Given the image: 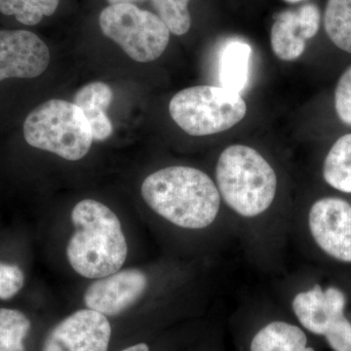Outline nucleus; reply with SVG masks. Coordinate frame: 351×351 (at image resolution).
<instances>
[{
  "mask_svg": "<svg viewBox=\"0 0 351 351\" xmlns=\"http://www.w3.org/2000/svg\"><path fill=\"white\" fill-rule=\"evenodd\" d=\"M308 228L326 255L351 263V204L338 197L316 201L308 213Z\"/></svg>",
  "mask_w": 351,
  "mask_h": 351,
  "instance_id": "nucleus-8",
  "label": "nucleus"
},
{
  "mask_svg": "<svg viewBox=\"0 0 351 351\" xmlns=\"http://www.w3.org/2000/svg\"><path fill=\"white\" fill-rule=\"evenodd\" d=\"M145 0H108L110 5H117V4H134L137 2H143Z\"/></svg>",
  "mask_w": 351,
  "mask_h": 351,
  "instance_id": "nucleus-25",
  "label": "nucleus"
},
{
  "mask_svg": "<svg viewBox=\"0 0 351 351\" xmlns=\"http://www.w3.org/2000/svg\"><path fill=\"white\" fill-rule=\"evenodd\" d=\"M141 191L152 211L188 230L211 226L221 207V195L211 178L186 166H171L152 173Z\"/></svg>",
  "mask_w": 351,
  "mask_h": 351,
  "instance_id": "nucleus-1",
  "label": "nucleus"
},
{
  "mask_svg": "<svg viewBox=\"0 0 351 351\" xmlns=\"http://www.w3.org/2000/svg\"><path fill=\"white\" fill-rule=\"evenodd\" d=\"M75 232L66 247L69 265L80 276L103 278L121 269L128 247L121 223L103 203L80 201L71 212Z\"/></svg>",
  "mask_w": 351,
  "mask_h": 351,
  "instance_id": "nucleus-2",
  "label": "nucleus"
},
{
  "mask_svg": "<svg viewBox=\"0 0 351 351\" xmlns=\"http://www.w3.org/2000/svg\"><path fill=\"white\" fill-rule=\"evenodd\" d=\"M24 283V274L19 267L0 262V300H9L17 295Z\"/></svg>",
  "mask_w": 351,
  "mask_h": 351,
  "instance_id": "nucleus-22",
  "label": "nucleus"
},
{
  "mask_svg": "<svg viewBox=\"0 0 351 351\" xmlns=\"http://www.w3.org/2000/svg\"><path fill=\"white\" fill-rule=\"evenodd\" d=\"M346 295L319 285L295 295L292 307L302 326L326 338L334 351H351V323L345 316Z\"/></svg>",
  "mask_w": 351,
  "mask_h": 351,
  "instance_id": "nucleus-7",
  "label": "nucleus"
},
{
  "mask_svg": "<svg viewBox=\"0 0 351 351\" xmlns=\"http://www.w3.org/2000/svg\"><path fill=\"white\" fill-rule=\"evenodd\" d=\"M147 287V277L140 269L119 270L92 283L84 295V302L92 311L114 316L135 304Z\"/></svg>",
  "mask_w": 351,
  "mask_h": 351,
  "instance_id": "nucleus-11",
  "label": "nucleus"
},
{
  "mask_svg": "<svg viewBox=\"0 0 351 351\" xmlns=\"http://www.w3.org/2000/svg\"><path fill=\"white\" fill-rule=\"evenodd\" d=\"M217 188L226 204L244 218L265 213L277 191L276 171L253 147H226L216 166Z\"/></svg>",
  "mask_w": 351,
  "mask_h": 351,
  "instance_id": "nucleus-3",
  "label": "nucleus"
},
{
  "mask_svg": "<svg viewBox=\"0 0 351 351\" xmlns=\"http://www.w3.org/2000/svg\"><path fill=\"white\" fill-rule=\"evenodd\" d=\"M284 1L289 2V3H298V2L304 1V0H284Z\"/></svg>",
  "mask_w": 351,
  "mask_h": 351,
  "instance_id": "nucleus-26",
  "label": "nucleus"
},
{
  "mask_svg": "<svg viewBox=\"0 0 351 351\" xmlns=\"http://www.w3.org/2000/svg\"><path fill=\"white\" fill-rule=\"evenodd\" d=\"M335 108L339 119L351 126V66L339 78L335 90Z\"/></svg>",
  "mask_w": 351,
  "mask_h": 351,
  "instance_id": "nucleus-21",
  "label": "nucleus"
},
{
  "mask_svg": "<svg viewBox=\"0 0 351 351\" xmlns=\"http://www.w3.org/2000/svg\"><path fill=\"white\" fill-rule=\"evenodd\" d=\"M252 48L249 44L234 40L226 44L219 59L221 86L232 91H243L249 82Z\"/></svg>",
  "mask_w": 351,
  "mask_h": 351,
  "instance_id": "nucleus-13",
  "label": "nucleus"
},
{
  "mask_svg": "<svg viewBox=\"0 0 351 351\" xmlns=\"http://www.w3.org/2000/svg\"><path fill=\"white\" fill-rule=\"evenodd\" d=\"M324 27L332 43L351 54V0H328Z\"/></svg>",
  "mask_w": 351,
  "mask_h": 351,
  "instance_id": "nucleus-17",
  "label": "nucleus"
},
{
  "mask_svg": "<svg viewBox=\"0 0 351 351\" xmlns=\"http://www.w3.org/2000/svg\"><path fill=\"white\" fill-rule=\"evenodd\" d=\"M171 117L195 137L230 130L244 119L247 105L240 93L221 86L199 85L182 90L170 101Z\"/></svg>",
  "mask_w": 351,
  "mask_h": 351,
  "instance_id": "nucleus-5",
  "label": "nucleus"
},
{
  "mask_svg": "<svg viewBox=\"0 0 351 351\" xmlns=\"http://www.w3.org/2000/svg\"><path fill=\"white\" fill-rule=\"evenodd\" d=\"M110 336L112 327L107 316L82 309L51 330L43 351H108Z\"/></svg>",
  "mask_w": 351,
  "mask_h": 351,
  "instance_id": "nucleus-9",
  "label": "nucleus"
},
{
  "mask_svg": "<svg viewBox=\"0 0 351 351\" xmlns=\"http://www.w3.org/2000/svg\"><path fill=\"white\" fill-rule=\"evenodd\" d=\"M24 137L32 147L69 161L87 156L94 138L82 110L64 100H49L34 108L25 120Z\"/></svg>",
  "mask_w": 351,
  "mask_h": 351,
  "instance_id": "nucleus-4",
  "label": "nucleus"
},
{
  "mask_svg": "<svg viewBox=\"0 0 351 351\" xmlns=\"http://www.w3.org/2000/svg\"><path fill=\"white\" fill-rule=\"evenodd\" d=\"M60 0H0V12L15 16L25 25H36L56 12Z\"/></svg>",
  "mask_w": 351,
  "mask_h": 351,
  "instance_id": "nucleus-19",
  "label": "nucleus"
},
{
  "mask_svg": "<svg viewBox=\"0 0 351 351\" xmlns=\"http://www.w3.org/2000/svg\"><path fill=\"white\" fill-rule=\"evenodd\" d=\"M306 41L298 31L295 11H283L276 16L270 32V43L278 59L287 62L297 60L306 50Z\"/></svg>",
  "mask_w": 351,
  "mask_h": 351,
  "instance_id": "nucleus-15",
  "label": "nucleus"
},
{
  "mask_svg": "<svg viewBox=\"0 0 351 351\" xmlns=\"http://www.w3.org/2000/svg\"><path fill=\"white\" fill-rule=\"evenodd\" d=\"M32 324L16 309L0 308V351H25L24 341Z\"/></svg>",
  "mask_w": 351,
  "mask_h": 351,
  "instance_id": "nucleus-18",
  "label": "nucleus"
},
{
  "mask_svg": "<svg viewBox=\"0 0 351 351\" xmlns=\"http://www.w3.org/2000/svg\"><path fill=\"white\" fill-rule=\"evenodd\" d=\"M250 351H314L307 346L306 334L301 328L276 321L257 332Z\"/></svg>",
  "mask_w": 351,
  "mask_h": 351,
  "instance_id": "nucleus-14",
  "label": "nucleus"
},
{
  "mask_svg": "<svg viewBox=\"0 0 351 351\" xmlns=\"http://www.w3.org/2000/svg\"><path fill=\"white\" fill-rule=\"evenodd\" d=\"M99 24L107 38L140 63L156 61L167 48L170 31L162 20L134 4H117L104 9Z\"/></svg>",
  "mask_w": 351,
  "mask_h": 351,
  "instance_id": "nucleus-6",
  "label": "nucleus"
},
{
  "mask_svg": "<svg viewBox=\"0 0 351 351\" xmlns=\"http://www.w3.org/2000/svg\"><path fill=\"white\" fill-rule=\"evenodd\" d=\"M112 90L103 82H92L78 90L73 104L82 110L91 127L93 138L105 141L112 134V124L107 114L112 101Z\"/></svg>",
  "mask_w": 351,
  "mask_h": 351,
  "instance_id": "nucleus-12",
  "label": "nucleus"
},
{
  "mask_svg": "<svg viewBox=\"0 0 351 351\" xmlns=\"http://www.w3.org/2000/svg\"><path fill=\"white\" fill-rule=\"evenodd\" d=\"M122 351H149V348L145 343H138V345L129 346Z\"/></svg>",
  "mask_w": 351,
  "mask_h": 351,
  "instance_id": "nucleus-24",
  "label": "nucleus"
},
{
  "mask_svg": "<svg viewBox=\"0 0 351 351\" xmlns=\"http://www.w3.org/2000/svg\"><path fill=\"white\" fill-rule=\"evenodd\" d=\"M189 1L191 0H152L158 17L175 36H184L191 29Z\"/></svg>",
  "mask_w": 351,
  "mask_h": 351,
  "instance_id": "nucleus-20",
  "label": "nucleus"
},
{
  "mask_svg": "<svg viewBox=\"0 0 351 351\" xmlns=\"http://www.w3.org/2000/svg\"><path fill=\"white\" fill-rule=\"evenodd\" d=\"M49 62L47 45L34 32L0 31V82L38 77Z\"/></svg>",
  "mask_w": 351,
  "mask_h": 351,
  "instance_id": "nucleus-10",
  "label": "nucleus"
},
{
  "mask_svg": "<svg viewBox=\"0 0 351 351\" xmlns=\"http://www.w3.org/2000/svg\"><path fill=\"white\" fill-rule=\"evenodd\" d=\"M323 178L332 189L351 193V134L332 145L323 164Z\"/></svg>",
  "mask_w": 351,
  "mask_h": 351,
  "instance_id": "nucleus-16",
  "label": "nucleus"
},
{
  "mask_svg": "<svg viewBox=\"0 0 351 351\" xmlns=\"http://www.w3.org/2000/svg\"><path fill=\"white\" fill-rule=\"evenodd\" d=\"M295 12L298 31L302 38L311 39L317 34L320 27L321 14L319 8L313 3L304 4Z\"/></svg>",
  "mask_w": 351,
  "mask_h": 351,
  "instance_id": "nucleus-23",
  "label": "nucleus"
}]
</instances>
